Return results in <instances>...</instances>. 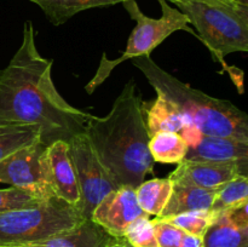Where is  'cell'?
Wrapping results in <instances>:
<instances>
[{
    "mask_svg": "<svg viewBox=\"0 0 248 247\" xmlns=\"http://www.w3.org/2000/svg\"><path fill=\"white\" fill-rule=\"evenodd\" d=\"M91 118L61 96L52 80V61L40 55L33 23L24 22L21 45L0 70V124L38 126L40 142L48 145L84 133Z\"/></svg>",
    "mask_w": 248,
    "mask_h": 247,
    "instance_id": "cell-1",
    "label": "cell"
},
{
    "mask_svg": "<svg viewBox=\"0 0 248 247\" xmlns=\"http://www.w3.org/2000/svg\"><path fill=\"white\" fill-rule=\"evenodd\" d=\"M84 135L116 186L137 188L154 170L142 99L133 80L124 86L106 116L92 115Z\"/></svg>",
    "mask_w": 248,
    "mask_h": 247,
    "instance_id": "cell-2",
    "label": "cell"
},
{
    "mask_svg": "<svg viewBox=\"0 0 248 247\" xmlns=\"http://www.w3.org/2000/svg\"><path fill=\"white\" fill-rule=\"evenodd\" d=\"M156 93L176 104L201 133L248 142V116L232 102L206 94L181 81L154 62L150 55L132 58Z\"/></svg>",
    "mask_w": 248,
    "mask_h": 247,
    "instance_id": "cell-3",
    "label": "cell"
},
{
    "mask_svg": "<svg viewBox=\"0 0 248 247\" xmlns=\"http://www.w3.org/2000/svg\"><path fill=\"white\" fill-rule=\"evenodd\" d=\"M173 4L186 15L196 36L227 70L228 55L248 51V5L234 0H178Z\"/></svg>",
    "mask_w": 248,
    "mask_h": 247,
    "instance_id": "cell-4",
    "label": "cell"
},
{
    "mask_svg": "<svg viewBox=\"0 0 248 247\" xmlns=\"http://www.w3.org/2000/svg\"><path fill=\"white\" fill-rule=\"evenodd\" d=\"M157 1L161 7V16L159 18L147 16L140 9V5L136 0H125L121 2L131 18L136 21V27L128 38L127 46L121 57L118 60H108L106 55H103L96 75L86 86V91L89 93L93 92L110 75L111 70L116 65L126 60L150 55L152 51L155 50L169 36H171V34L178 31H184L196 36L186 15H184L177 7L171 6L169 0Z\"/></svg>",
    "mask_w": 248,
    "mask_h": 247,
    "instance_id": "cell-5",
    "label": "cell"
},
{
    "mask_svg": "<svg viewBox=\"0 0 248 247\" xmlns=\"http://www.w3.org/2000/svg\"><path fill=\"white\" fill-rule=\"evenodd\" d=\"M77 207L52 196L33 207L0 213V247L31 245L82 222Z\"/></svg>",
    "mask_w": 248,
    "mask_h": 247,
    "instance_id": "cell-6",
    "label": "cell"
},
{
    "mask_svg": "<svg viewBox=\"0 0 248 247\" xmlns=\"http://www.w3.org/2000/svg\"><path fill=\"white\" fill-rule=\"evenodd\" d=\"M68 144L80 190L77 210L85 219H89L102 199L119 186L101 164L84 133L74 136Z\"/></svg>",
    "mask_w": 248,
    "mask_h": 247,
    "instance_id": "cell-7",
    "label": "cell"
},
{
    "mask_svg": "<svg viewBox=\"0 0 248 247\" xmlns=\"http://www.w3.org/2000/svg\"><path fill=\"white\" fill-rule=\"evenodd\" d=\"M45 144L38 140L0 161V183L29 189L46 198L53 196L46 184L43 153Z\"/></svg>",
    "mask_w": 248,
    "mask_h": 247,
    "instance_id": "cell-8",
    "label": "cell"
},
{
    "mask_svg": "<svg viewBox=\"0 0 248 247\" xmlns=\"http://www.w3.org/2000/svg\"><path fill=\"white\" fill-rule=\"evenodd\" d=\"M149 216L140 207L136 188L123 185L107 194L94 207L90 219L114 237H124L127 228L138 218Z\"/></svg>",
    "mask_w": 248,
    "mask_h": 247,
    "instance_id": "cell-9",
    "label": "cell"
},
{
    "mask_svg": "<svg viewBox=\"0 0 248 247\" xmlns=\"http://www.w3.org/2000/svg\"><path fill=\"white\" fill-rule=\"evenodd\" d=\"M43 165L51 194L77 207L80 201V190L68 142L55 140L46 145L43 153Z\"/></svg>",
    "mask_w": 248,
    "mask_h": 247,
    "instance_id": "cell-10",
    "label": "cell"
},
{
    "mask_svg": "<svg viewBox=\"0 0 248 247\" xmlns=\"http://www.w3.org/2000/svg\"><path fill=\"white\" fill-rule=\"evenodd\" d=\"M179 135L188 143L189 161L248 162V142L232 137L203 135L196 127L184 128Z\"/></svg>",
    "mask_w": 248,
    "mask_h": 247,
    "instance_id": "cell-11",
    "label": "cell"
},
{
    "mask_svg": "<svg viewBox=\"0 0 248 247\" xmlns=\"http://www.w3.org/2000/svg\"><path fill=\"white\" fill-rule=\"evenodd\" d=\"M248 162H208L183 160L169 176L173 184L218 189L239 174L247 176Z\"/></svg>",
    "mask_w": 248,
    "mask_h": 247,
    "instance_id": "cell-12",
    "label": "cell"
},
{
    "mask_svg": "<svg viewBox=\"0 0 248 247\" xmlns=\"http://www.w3.org/2000/svg\"><path fill=\"white\" fill-rule=\"evenodd\" d=\"M248 202L215 217L202 236L203 247H248Z\"/></svg>",
    "mask_w": 248,
    "mask_h": 247,
    "instance_id": "cell-13",
    "label": "cell"
},
{
    "mask_svg": "<svg viewBox=\"0 0 248 247\" xmlns=\"http://www.w3.org/2000/svg\"><path fill=\"white\" fill-rule=\"evenodd\" d=\"M118 239L89 218L72 229L31 245L36 247H110Z\"/></svg>",
    "mask_w": 248,
    "mask_h": 247,
    "instance_id": "cell-14",
    "label": "cell"
},
{
    "mask_svg": "<svg viewBox=\"0 0 248 247\" xmlns=\"http://www.w3.org/2000/svg\"><path fill=\"white\" fill-rule=\"evenodd\" d=\"M142 109L143 113L147 114L144 120L149 136L161 131L181 133L184 128L193 126L176 104L160 93L149 103L144 104L142 102Z\"/></svg>",
    "mask_w": 248,
    "mask_h": 247,
    "instance_id": "cell-15",
    "label": "cell"
},
{
    "mask_svg": "<svg viewBox=\"0 0 248 247\" xmlns=\"http://www.w3.org/2000/svg\"><path fill=\"white\" fill-rule=\"evenodd\" d=\"M217 189L173 184L172 194L160 218L171 217L189 211H210Z\"/></svg>",
    "mask_w": 248,
    "mask_h": 247,
    "instance_id": "cell-16",
    "label": "cell"
},
{
    "mask_svg": "<svg viewBox=\"0 0 248 247\" xmlns=\"http://www.w3.org/2000/svg\"><path fill=\"white\" fill-rule=\"evenodd\" d=\"M38 5L53 26H61L79 12L94 7H106L120 4L125 0H31ZM176 2L178 0H169Z\"/></svg>",
    "mask_w": 248,
    "mask_h": 247,
    "instance_id": "cell-17",
    "label": "cell"
},
{
    "mask_svg": "<svg viewBox=\"0 0 248 247\" xmlns=\"http://www.w3.org/2000/svg\"><path fill=\"white\" fill-rule=\"evenodd\" d=\"M149 153L154 162L178 165L186 159L188 143L178 132L161 131L149 138Z\"/></svg>",
    "mask_w": 248,
    "mask_h": 247,
    "instance_id": "cell-18",
    "label": "cell"
},
{
    "mask_svg": "<svg viewBox=\"0 0 248 247\" xmlns=\"http://www.w3.org/2000/svg\"><path fill=\"white\" fill-rule=\"evenodd\" d=\"M173 183L167 178L143 181L136 188V198L140 207L149 216L160 217L170 200Z\"/></svg>",
    "mask_w": 248,
    "mask_h": 247,
    "instance_id": "cell-19",
    "label": "cell"
},
{
    "mask_svg": "<svg viewBox=\"0 0 248 247\" xmlns=\"http://www.w3.org/2000/svg\"><path fill=\"white\" fill-rule=\"evenodd\" d=\"M38 140H40L38 126L0 124V161Z\"/></svg>",
    "mask_w": 248,
    "mask_h": 247,
    "instance_id": "cell-20",
    "label": "cell"
},
{
    "mask_svg": "<svg viewBox=\"0 0 248 247\" xmlns=\"http://www.w3.org/2000/svg\"><path fill=\"white\" fill-rule=\"evenodd\" d=\"M248 202V176L239 174L217 189L211 206L215 216Z\"/></svg>",
    "mask_w": 248,
    "mask_h": 247,
    "instance_id": "cell-21",
    "label": "cell"
},
{
    "mask_svg": "<svg viewBox=\"0 0 248 247\" xmlns=\"http://www.w3.org/2000/svg\"><path fill=\"white\" fill-rule=\"evenodd\" d=\"M47 199L50 198H46L29 189H22L17 186L0 189V213L38 206Z\"/></svg>",
    "mask_w": 248,
    "mask_h": 247,
    "instance_id": "cell-22",
    "label": "cell"
},
{
    "mask_svg": "<svg viewBox=\"0 0 248 247\" xmlns=\"http://www.w3.org/2000/svg\"><path fill=\"white\" fill-rule=\"evenodd\" d=\"M216 216L211 211H189V212L179 213V215L166 217L164 219L169 220L179 229L196 236L202 237L206 230L213 222Z\"/></svg>",
    "mask_w": 248,
    "mask_h": 247,
    "instance_id": "cell-23",
    "label": "cell"
},
{
    "mask_svg": "<svg viewBox=\"0 0 248 247\" xmlns=\"http://www.w3.org/2000/svg\"><path fill=\"white\" fill-rule=\"evenodd\" d=\"M124 239L132 247H159L150 216L136 219L125 232Z\"/></svg>",
    "mask_w": 248,
    "mask_h": 247,
    "instance_id": "cell-24",
    "label": "cell"
},
{
    "mask_svg": "<svg viewBox=\"0 0 248 247\" xmlns=\"http://www.w3.org/2000/svg\"><path fill=\"white\" fill-rule=\"evenodd\" d=\"M159 247H182L186 232L164 218L152 219Z\"/></svg>",
    "mask_w": 248,
    "mask_h": 247,
    "instance_id": "cell-25",
    "label": "cell"
},
{
    "mask_svg": "<svg viewBox=\"0 0 248 247\" xmlns=\"http://www.w3.org/2000/svg\"><path fill=\"white\" fill-rule=\"evenodd\" d=\"M113 246L114 247H132L130 244H128L127 241H126L125 239H124V237H119V239L116 240L115 244H114Z\"/></svg>",
    "mask_w": 248,
    "mask_h": 247,
    "instance_id": "cell-26",
    "label": "cell"
},
{
    "mask_svg": "<svg viewBox=\"0 0 248 247\" xmlns=\"http://www.w3.org/2000/svg\"><path fill=\"white\" fill-rule=\"evenodd\" d=\"M2 247H36L34 245H19V246H2Z\"/></svg>",
    "mask_w": 248,
    "mask_h": 247,
    "instance_id": "cell-27",
    "label": "cell"
},
{
    "mask_svg": "<svg viewBox=\"0 0 248 247\" xmlns=\"http://www.w3.org/2000/svg\"><path fill=\"white\" fill-rule=\"evenodd\" d=\"M234 1H237V2H241V4L248 5V0H234Z\"/></svg>",
    "mask_w": 248,
    "mask_h": 247,
    "instance_id": "cell-28",
    "label": "cell"
},
{
    "mask_svg": "<svg viewBox=\"0 0 248 247\" xmlns=\"http://www.w3.org/2000/svg\"><path fill=\"white\" fill-rule=\"evenodd\" d=\"M113 245H114V244H113ZM113 245H111V246H110V247H114V246H113Z\"/></svg>",
    "mask_w": 248,
    "mask_h": 247,
    "instance_id": "cell-29",
    "label": "cell"
}]
</instances>
